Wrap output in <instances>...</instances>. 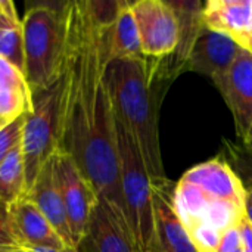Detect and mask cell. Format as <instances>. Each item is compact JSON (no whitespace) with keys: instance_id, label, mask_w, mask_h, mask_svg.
<instances>
[{"instance_id":"cell-1","label":"cell","mask_w":252,"mask_h":252,"mask_svg":"<svg viewBox=\"0 0 252 252\" xmlns=\"http://www.w3.org/2000/svg\"><path fill=\"white\" fill-rule=\"evenodd\" d=\"M65 13L66 53L61 75L59 151L75 161L99 199L126 220L115 115L106 84V27L93 16L89 0L65 1Z\"/></svg>"},{"instance_id":"cell-2","label":"cell","mask_w":252,"mask_h":252,"mask_svg":"<svg viewBox=\"0 0 252 252\" xmlns=\"http://www.w3.org/2000/svg\"><path fill=\"white\" fill-rule=\"evenodd\" d=\"M174 202L198 252H217L224 232L245 217V189L221 157L188 170L176 183Z\"/></svg>"},{"instance_id":"cell-3","label":"cell","mask_w":252,"mask_h":252,"mask_svg":"<svg viewBox=\"0 0 252 252\" xmlns=\"http://www.w3.org/2000/svg\"><path fill=\"white\" fill-rule=\"evenodd\" d=\"M106 84L115 118L134 137L152 180L165 177L158 112L161 81L154 72L152 59H117L106 68Z\"/></svg>"},{"instance_id":"cell-4","label":"cell","mask_w":252,"mask_h":252,"mask_svg":"<svg viewBox=\"0 0 252 252\" xmlns=\"http://www.w3.org/2000/svg\"><path fill=\"white\" fill-rule=\"evenodd\" d=\"M25 78L31 93L53 86L62 75L66 53V13L63 3H40L22 18Z\"/></svg>"},{"instance_id":"cell-5","label":"cell","mask_w":252,"mask_h":252,"mask_svg":"<svg viewBox=\"0 0 252 252\" xmlns=\"http://www.w3.org/2000/svg\"><path fill=\"white\" fill-rule=\"evenodd\" d=\"M117 149L120 161V185L126 220L140 252L154 247V202L152 179L140 149L130 131L115 118Z\"/></svg>"},{"instance_id":"cell-6","label":"cell","mask_w":252,"mask_h":252,"mask_svg":"<svg viewBox=\"0 0 252 252\" xmlns=\"http://www.w3.org/2000/svg\"><path fill=\"white\" fill-rule=\"evenodd\" d=\"M61 78L46 90L32 94V108L27 114L22 154L25 162L27 192L41 168L61 146Z\"/></svg>"},{"instance_id":"cell-7","label":"cell","mask_w":252,"mask_h":252,"mask_svg":"<svg viewBox=\"0 0 252 252\" xmlns=\"http://www.w3.org/2000/svg\"><path fill=\"white\" fill-rule=\"evenodd\" d=\"M52 161L72 242L77 247L87 230L92 213L99 202V195L69 155L58 151Z\"/></svg>"},{"instance_id":"cell-8","label":"cell","mask_w":252,"mask_h":252,"mask_svg":"<svg viewBox=\"0 0 252 252\" xmlns=\"http://www.w3.org/2000/svg\"><path fill=\"white\" fill-rule=\"evenodd\" d=\"M142 53L149 59H165L171 56L180 41L177 15L170 1L137 0L131 1Z\"/></svg>"},{"instance_id":"cell-9","label":"cell","mask_w":252,"mask_h":252,"mask_svg":"<svg viewBox=\"0 0 252 252\" xmlns=\"http://www.w3.org/2000/svg\"><path fill=\"white\" fill-rule=\"evenodd\" d=\"M176 183L167 177L152 180L154 247L152 252H198L176 210Z\"/></svg>"},{"instance_id":"cell-10","label":"cell","mask_w":252,"mask_h":252,"mask_svg":"<svg viewBox=\"0 0 252 252\" xmlns=\"http://www.w3.org/2000/svg\"><path fill=\"white\" fill-rule=\"evenodd\" d=\"M226 100L238 140L252 142V53L242 49L229 72L214 83Z\"/></svg>"},{"instance_id":"cell-11","label":"cell","mask_w":252,"mask_h":252,"mask_svg":"<svg viewBox=\"0 0 252 252\" xmlns=\"http://www.w3.org/2000/svg\"><path fill=\"white\" fill-rule=\"evenodd\" d=\"M75 248L78 252H140L127 221L100 199Z\"/></svg>"},{"instance_id":"cell-12","label":"cell","mask_w":252,"mask_h":252,"mask_svg":"<svg viewBox=\"0 0 252 252\" xmlns=\"http://www.w3.org/2000/svg\"><path fill=\"white\" fill-rule=\"evenodd\" d=\"M242 49L232 37L204 28L192 47L186 69L207 75L216 83L229 72Z\"/></svg>"},{"instance_id":"cell-13","label":"cell","mask_w":252,"mask_h":252,"mask_svg":"<svg viewBox=\"0 0 252 252\" xmlns=\"http://www.w3.org/2000/svg\"><path fill=\"white\" fill-rule=\"evenodd\" d=\"M9 214L15 236L21 248L31 251L43 248L61 250L68 247L50 224V221L27 196L10 204Z\"/></svg>"},{"instance_id":"cell-14","label":"cell","mask_w":252,"mask_h":252,"mask_svg":"<svg viewBox=\"0 0 252 252\" xmlns=\"http://www.w3.org/2000/svg\"><path fill=\"white\" fill-rule=\"evenodd\" d=\"M207 30L226 34L244 49L252 35V0H210L202 7Z\"/></svg>"},{"instance_id":"cell-15","label":"cell","mask_w":252,"mask_h":252,"mask_svg":"<svg viewBox=\"0 0 252 252\" xmlns=\"http://www.w3.org/2000/svg\"><path fill=\"white\" fill-rule=\"evenodd\" d=\"M52 159L41 168V171L38 173L37 179L34 180L32 186L28 189L25 196L35 204V207L43 213V216L50 221V224L63 239V242L68 247H75L72 242L63 201L55 179Z\"/></svg>"},{"instance_id":"cell-16","label":"cell","mask_w":252,"mask_h":252,"mask_svg":"<svg viewBox=\"0 0 252 252\" xmlns=\"http://www.w3.org/2000/svg\"><path fill=\"white\" fill-rule=\"evenodd\" d=\"M105 43L109 62L117 59L145 58L142 53L136 19L131 10V1L123 0L115 21L105 28Z\"/></svg>"},{"instance_id":"cell-17","label":"cell","mask_w":252,"mask_h":252,"mask_svg":"<svg viewBox=\"0 0 252 252\" xmlns=\"http://www.w3.org/2000/svg\"><path fill=\"white\" fill-rule=\"evenodd\" d=\"M32 108V93L25 74L0 58V118L6 123L28 114Z\"/></svg>"},{"instance_id":"cell-18","label":"cell","mask_w":252,"mask_h":252,"mask_svg":"<svg viewBox=\"0 0 252 252\" xmlns=\"http://www.w3.org/2000/svg\"><path fill=\"white\" fill-rule=\"evenodd\" d=\"M0 58L10 62L19 71H25L24 30L22 19L18 16L13 1L0 0Z\"/></svg>"},{"instance_id":"cell-19","label":"cell","mask_w":252,"mask_h":252,"mask_svg":"<svg viewBox=\"0 0 252 252\" xmlns=\"http://www.w3.org/2000/svg\"><path fill=\"white\" fill-rule=\"evenodd\" d=\"M27 195V176L22 143L0 164V202L10 205Z\"/></svg>"},{"instance_id":"cell-20","label":"cell","mask_w":252,"mask_h":252,"mask_svg":"<svg viewBox=\"0 0 252 252\" xmlns=\"http://www.w3.org/2000/svg\"><path fill=\"white\" fill-rule=\"evenodd\" d=\"M233 173L241 180L245 190H252V142H227L223 143V152L220 155Z\"/></svg>"},{"instance_id":"cell-21","label":"cell","mask_w":252,"mask_h":252,"mask_svg":"<svg viewBox=\"0 0 252 252\" xmlns=\"http://www.w3.org/2000/svg\"><path fill=\"white\" fill-rule=\"evenodd\" d=\"M25 120H27V114L7 123L0 130V164L6 159V157L13 149H16L22 143Z\"/></svg>"},{"instance_id":"cell-22","label":"cell","mask_w":252,"mask_h":252,"mask_svg":"<svg viewBox=\"0 0 252 252\" xmlns=\"http://www.w3.org/2000/svg\"><path fill=\"white\" fill-rule=\"evenodd\" d=\"M0 248H6L12 251L21 248L10 223L9 205L1 202H0Z\"/></svg>"},{"instance_id":"cell-23","label":"cell","mask_w":252,"mask_h":252,"mask_svg":"<svg viewBox=\"0 0 252 252\" xmlns=\"http://www.w3.org/2000/svg\"><path fill=\"white\" fill-rule=\"evenodd\" d=\"M217 252H245L239 224L233 226V227H230L229 230L224 232Z\"/></svg>"},{"instance_id":"cell-24","label":"cell","mask_w":252,"mask_h":252,"mask_svg":"<svg viewBox=\"0 0 252 252\" xmlns=\"http://www.w3.org/2000/svg\"><path fill=\"white\" fill-rule=\"evenodd\" d=\"M239 229H241V235H242L244 250H245V252H252V226L248 221L247 216L239 223Z\"/></svg>"},{"instance_id":"cell-25","label":"cell","mask_w":252,"mask_h":252,"mask_svg":"<svg viewBox=\"0 0 252 252\" xmlns=\"http://www.w3.org/2000/svg\"><path fill=\"white\" fill-rule=\"evenodd\" d=\"M245 216L252 226V190H245Z\"/></svg>"},{"instance_id":"cell-26","label":"cell","mask_w":252,"mask_h":252,"mask_svg":"<svg viewBox=\"0 0 252 252\" xmlns=\"http://www.w3.org/2000/svg\"><path fill=\"white\" fill-rule=\"evenodd\" d=\"M28 251V250H27ZM30 252H78L75 247H65L61 250H52V248H43V250H31Z\"/></svg>"},{"instance_id":"cell-27","label":"cell","mask_w":252,"mask_h":252,"mask_svg":"<svg viewBox=\"0 0 252 252\" xmlns=\"http://www.w3.org/2000/svg\"><path fill=\"white\" fill-rule=\"evenodd\" d=\"M247 50H250L252 53V35H251V38H250V43H248V47H247Z\"/></svg>"},{"instance_id":"cell-28","label":"cell","mask_w":252,"mask_h":252,"mask_svg":"<svg viewBox=\"0 0 252 252\" xmlns=\"http://www.w3.org/2000/svg\"><path fill=\"white\" fill-rule=\"evenodd\" d=\"M6 124H7V123H6V121H4L3 118H0V130H1V128H3V127L6 126Z\"/></svg>"},{"instance_id":"cell-29","label":"cell","mask_w":252,"mask_h":252,"mask_svg":"<svg viewBox=\"0 0 252 252\" xmlns=\"http://www.w3.org/2000/svg\"><path fill=\"white\" fill-rule=\"evenodd\" d=\"M12 252H30V251H27V250H24V248H18V250H13Z\"/></svg>"},{"instance_id":"cell-30","label":"cell","mask_w":252,"mask_h":252,"mask_svg":"<svg viewBox=\"0 0 252 252\" xmlns=\"http://www.w3.org/2000/svg\"><path fill=\"white\" fill-rule=\"evenodd\" d=\"M0 252H12V250H6V248H0Z\"/></svg>"},{"instance_id":"cell-31","label":"cell","mask_w":252,"mask_h":252,"mask_svg":"<svg viewBox=\"0 0 252 252\" xmlns=\"http://www.w3.org/2000/svg\"><path fill=\"white\" fill-rule=\"evenodd\" d=\"M0 15H1V3H0Z\"/></svg>"}]
</instances>
